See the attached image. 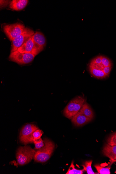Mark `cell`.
<instances>
[{
	"label": "cell",
	"instance_id": "obj_1",
	"mask_svg": "<svg viewBox=\"0 0 116 174\" xmlns=\"http://www.w3.org/2000/svg\"><path fill=\"white\" fill-rule=\"evenodd\" d=\"M45 146L36 151L34 158L36 162L44 163L50 158L55 148L52 141L47 138L44 139Z\"/></svg>",
	"mask_w": 116,
	"mask_h": 174
},
{
	"label": "cell",
	"instance_id": "obj_2",
	"mask_svg": "<svg viewBox=\"0 0 116 174\" xmlns=\"http://www.w3.org/2000/svg\"><path fill=\"white\" fill-rule=\"evenodd\" d=\"M86 99L82 96L76 97L70 101L65 108L63 114L65 117L71 119L74 116L80 111Z\"/></svg>",
	"mask_w": 116,
	"mask_h": 174
},
{
	"label": "cell",
	"instance_id": "obj_3",
	"mask_svg": "<svg viewBox=\"0 0 116 174\" xmlns=\"http://www.w3.org/2000/svg\"><path fill=\"white\" fill-rule=\"evenodd\" d=\"M36 152L29 146L20 147L17 150L16 156L18 164L23 166L28 164L33 159Z\"/></svg>",
	"mask_w": 116,
	"mask_h": 174
},
{
	"label": "cell",
	"instance_id": "obj_4",
	"mask_svg": "<svg viewBox=\"0 0 116 174\" xmlns=\"http://www.w3.org/2000/svg\"><path fill=\"white\" fill-rule=\"evenodd\" d=\"M35 55L33 54L21 53L17 50L11 52L9 59L10 60L19 65L29 64L34 60Z\"/></svg>",
	"mask_w": 116,
	"mask_h": 174
},
{
	"label": "cell",
	"instance_id": "obj_5",
	"mask_svg": "<svg viewBox=\"0 0 116 174\" xmlns=\"http://www.w3.org/2000/svg\"><path fill=\"white\" fill-rule=\"evenodd\" d=\"M24 25L20 23L5 25L3 31L10 40L13 41L22 34L25 29Z\"/></svg>",
	"mask_w": 116,
	"mask_h": 174
},
{
	"label": "cell",
	"instance_id": "obj_6",
	"mask_svg": "<svg viewBox=\"0 0 116 174\" xmlns=\"http://www.w3.org/2000/svg\"><path fill=\"white\" fill-rule=\"evenodd\" d=\"M36 125L32 124H27L23 127L20 135V139L21 143L26 145L34 143L32 134L36 130L38 129Z\"/></svg>",
	"mask_w": 116,
	"mask_h": 174
},
{
	"label": "cell",
	"instance_id": "obj_7",
	"mask_svg": "<svg viewBox=\"0 0 116 174\" xmlns=\"http://www.w3.org/2000/svg\"><path fill=\"white\" fill-rule=\"evenodd\" d=\"M34 34L33 30L28 28H25L23 33L12 41L11 52L17 50L29 38L32 37Z\"/></svg>",
	"mask_w": 116,
	"mask_h": 174
},
{
	"label": "cell",
	"instance_id": "obj_8",
	"mask_svg": "<svg viewBox=\"0 0 116 174\" xmlns=\"http://www.w3.org/2000/svg\"><path fill=\"white\" fill-rule=\"evenodd\" d=\"M17 50L21 53H31L35 56L39 53L36 48L32 37L29 38Z\"/></svg>",
	"mask_w": 116,
	"mask_h": 174
},
{
	"label": "cell",
	"instance_id": "obj_9",
	"mask_svg": "<svg viewBox=\"0 0 116 174\" xmlns=\"http://www.w3.org/2000/svg\"><path fill=\"white\" fill-rule=\"evenodd\" d=\"M34 44L39 52L42 51L46 45V39L43 34L40 32H36L32 36Z\"/></svg>",
	"mask_w": 116,
	"mask_h": 174
},
{
	"label": "cell",
	"instance_id": "obj_10",
	"mask_svg": "<svg viewBox=\"0 0 116 174\" xmlns=\"http://www.w3.org/2000/svg\"><path fill=\"white\" fill-rule=\"evenodd\" d=\"M103 154L110 159L112 164L116 162V146L106 144L102 150Z\"/></svg>",
	"mask_w": 116,
	"mask_h": 174
},
{
	"label": "cell",
	"instance_id": "obj_11",
	"mask_svg": "<svg viewBox=\"0 0 116 174\" xmlns=\"http://www.w3.org/2000/svg\"><path fill=\"white\" fill-rule=\"evenodd\" d=\"M91 121V119L86 117L80 111L74 116L71 119L72 123L75 126H82Z\"/></svg>",
	"mask_w": 116,
	"mask_h": 174
},
{
	"label": "cell",
	"instance_id": "obj_12",
	"mask_svg": "<svg viewBox=\"0 0 116 174\" xmlns=\"http://www.w3.org/2000/svg\"><path fill=\"white\" fill-rule=\"evenodd\" d=\"M28 2L27 0H13L10 3V8L15 10H22L26 6Z\"/></svg>",
	"mask_w": 116,
	"mask_h": 174
},
{
	"label": "cell",
	"instance_id": "obj_13",
	"mask_svg": "<svg viewBox=\"0 0 116 174\" xmlns=\"http://www.w3.org/2000/svg\"><path fill=\"white\" fill-rule=\"evenodd\" d=\"M89 70L90 73L94 77L98 79H103L108 77L103 70L94 68L90 65Z\"/></svg>",
	"mask_w": 116,
	"mask_h": 174
},
{
	"label": "cell",
	"instance_id": "obj_14",
	"mask_svg": "<svg viewBox=\"0 0 116 174\" xmlns=\"http://www.w3.org/2000/svg\"><path fill=\"white\" fill-rule=\"evenodd\" d=\"M80 111L92 120L94 118V113L93 110L87 103L85 102L83 104Z\"/></svg>",
	"mask_w": 116,
	"mask_h": 174
},
{
	"label": "cell",
	"instance_id": "obj_15",
	"mask_svg": "<svg viewBox=\"0 0 116 174\" xmlns=\"http://www.w3.org/2000/svg\"><path fill=\"white\" fill-rule=\"evenodd\" d=\"M111 164L107 167H103L99 164H96L94 166L97 169L99 173L100 174H110V169L111 168L110 166Z\"/></svg>",
	"mask_w": 116,
	"mask_h": 174
},
{
	"label": "cell",
	"instance_id": "obj_16",
	"mask_svg": "<svg viewBox=\"0 0 116 174\" xmlns=\"http://www.w3.org/2000/svg\"><path fill=\"white\" fill-rule=\"evenodd\" d=\"M84 170L83 169L82 170H78L76 169L75 166L74 165L73 161H72L71 165L69 168L68 172L66 174H82L83 173Z\"/></svg>",
	"mask_w": 116,
	"mask_h": 174
},
{
	"label": "cell",
	"instance_id": "obj_17",
	"mask_svg": "<svg viewBox=\"0 0 116 174\" xmlns=\"http://www.w3.org/2000/svg\"><path fill=\"white\" fill-rule=\"evenodd\" d=\"M92 161H86L85 163V165H82L84 171H86L88 174H96L93 171L92 167Z\"/></svg>",
	"mask_w": 116,
	"mask_h": 174
},
{
	"label": "cell",
	"instance_id": "obj_18",
	"mask_svg": "<svg viewBox=\"0 0 116 174\" xmlns=\"http://www.w3.org/2000/svg\"><path fill=\"white\" fill-rule=\"evenodd\" d=\"M107 144L111 146H116V132L108 137L107 139Z\"/></svg>",
	"mask_w": 116,
	"mask_h": 174
},
{
	"label": "cell",
	"instance_id": "obj_19",
	"mask_svg": "<svg viewBox=\"0 0 116 174\" xmlns=\"http://www.w3.org/2000/svg\"><path fill=\"white\" fill-rule=\"evenodd\" d=\"M43 142L44 141H43L41 138L37 139V140H34V143L35 145L34 149L39 150L43 147L45 146V144Z\"/></svg>",
	"mask_w": 116,
	"mask_h": 174
},
{
	"label": "cell",
	"instance_id": "obj_20",
	"mask_svg": "<svg viewBox=\"0 0 116 174\" xmlns=\"http://www.w3.org/2000/svg\"><path fill=\"white\" fill-rule=\"evenodd\" d=\"M101 64L104 67L112 66V64L111 61L107 57L102 56L101 59Z\"/></svg>",
	"mask_w": 116,
	"mask_h": 174
},
{
	"label": "cell",
	"instance_id": "obj_21",
	"mask_svg": "<svg viewBox=\"0 0 116 174\" xmlns=\"http://www.w3.org/2000/svg\"><path fill=\"white\" fill-rule=\"evenodd\" d=\"M43 133L42 131L38 129L36 130L32 134V137H33L34 140L41 138Z\"/></svg>",
	"mask_w": 116,
	"mask_h": 174
},
{
	"label": "cell",
	"instance_id": "obj_22",
	"mask_svg": "<svg viewBox=\"0 0 116 174\" xmlns=\"http://www.w3.org/2000/svg\"><path fill=\"white\" fill-rule=\"evenodd\" d=\"M102 56H99L96 57L92 59L90 62V64H99L101 63V59H102Z\"/></svg>",
	"mask_w": 116,
	"mask_h": 174
},
{
	"label": "cell",
	"instance_id": "obj_23",
	"mask_svg": "<svg viewBox=\"0 0 116 174\" xmlns=\"http://www.w3.org/2000/svg\"><path fill=\"white\" fill-rule=\"evenodd\" d=\"M112 68V66H106L104 68H103V72L108 77L110 75Z\"/></svg>",
	"mask_w": 116,
	"mask_h": 174
}]
</instances>
